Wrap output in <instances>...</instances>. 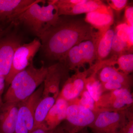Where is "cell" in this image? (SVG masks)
<instances>
[{"label":"cell","instance_id":"obj_1","mask_svg":"<svg viewBox=\"0 0 133 133\" xmlns=\"http://www.w3.org/2000/svg\"><path fill=\"white\" fill-rule=\"evenodd\" d=\"M97 34V31L84 19L61 16L57 23L39 37L41 48L48 59L61 62L72 48L91 39Z\"/></svg>","mask_w":133,"mask_h":133},{"label":"cell","instance_id":"obj_2","mask_svg":"<svg viewBox=\"0 0 133 133\" xmlns=\"http://www.w3.org/2000/svg\"><path fill=\"white\" fill-rule=\"evenodd\" d=\"M55 2L56 0H36L11 23L14 25H24L39 38L59 19Z\"/></svg>","mask_w":133,"mask_h":133},{"label":"cell","instance_id":"obj_3","mask_svg":"<svg viewBox=\"0 0 133 133\" xmlns=\"http://www.w3.org/2000/svg\"><path fill=\"white\" fill-rule=\"evenodd\" d=\"M47 72L48 67L43 64L37 68L32 62L14 77L3 102L18 103L29 97L43 83Z\"/></svg>","mask_w":133,"mask_h":133},{"label":"cell","instance_id":"obj_4","mask_svg":"<svg viewBox=\"0 0 133 133\" xmlns=\"http://www.w3.org/2000/svg\"><path fill=\"white\" fill-rule=\"evenodd\" d=\"M100 35L97 34L91 39L83 41L72 48L62 59V63L70 70H79L81 67L85 68L84 65L88 63L90 67L92 66L96 58L97 47Z\"/></svg>","mask_w":133,"mask_h":133},{"label":"cell","instance_id":"obj_5","mask_svg":"<svg viewBox=\"0 0 133 133\" xmlns=\"http://www.w3.org/2000/svg\"><path fill=\"white\" fill-rule=\"evenodd\" d=\"M132 108L116 111L99 110L95 121L88 127L94 133H116L127 123Z\"/></svg>","mask_w":133,"mask_h":133},{"label":"cell","instance_id":"obj_6","mask_svg":"<svg viewBox=\"0 0 133 133\" xmlns=\"http://www.w3.org/2000/svg\"><path fill=\"white\" fill-rule=\"evenodd\" d=\"M43 84L29 97L19 102L15 133H29L33 130L35 111L41 99Z\"/></svg>","mask_w":133,"mask_h":133},{"label":"cell","instance_id":"obj_7","mask_svg":"<svg viewBox=\"0 0 133 133\" xmlns=\"http://www.w3.org/2000/svg\"><path fill=\"white\" fill-rule=\"evenodd\" d=\"M98 111H94L76 103L69 102L65 119L67 122L63 127L67 133H77L93 123Z\"/></svg>","mask_w":133,"mask_h":133},{"label":"cell","instance_id":"obj_8","mask_svg":"<svg viewBox=\"0 0 133 133\" xmlns=\"http://www.w3.org/2000/svg\"><path fill=\"white\" fill-rule=\"evenodd\" d=\"M41 46L40 40L35 39L30 42L22 44L17 48L14 55L10 71L5 80L6 85L9 86L17 74L24 70L33 62V58Z\"/></svg>","mask_w":133,"mask_h":133},{"label":"cell","instance_id":"obj_9","mask_svg":"<svg viewBox=\"0 0 133 133\" xmlns=\"http://www.w3.org/2000/svg\"><path fill=\"white\" fill-rule=\"evenodd\" d=\"M131 90L123 88L102 94L96 105L98 111H124L133 107Z\"/></svg>","mask_w":133,"mask_h":133},{"label":"cell","instance_id":"obj_10","mask_svg":"<svg viewBox=\"0 0 133 133\" xmlns=\"http://www.w3.org/2000/svg\"><path fill=\"white\" fill-rule=\"evenodd\" d=\"M94 66L85 69L83 71H76L64 84L58 96L68 102L74 101L80 97L86 89V82L88 76L94 72Z\"/></svg>","mask_w":133,"mask_h":133},{"label":"cell","instance_id":"obj_11","mask_svg":"<svg viewBox=\"0 0 133 133\" xmlns=\"http://www.w3.org/2000/svg\"><path fill=\"white\" fill-rule=\"evenodd\" d=\"M22 44L21 38L15 33L9 32L0 38V76L5 80L10 71L15 52Z\"/></svg>","mask_w":133,"mask_h":133},{"label":"cell","instance_id":"obj_12","mask_svg":"<svg viewBox=\"0 0 133 133\" xmlns=\"http://www.w3.org/2000/svg\"><path fill=\"white\" fill-rule=\"evenodd\" d=\"M36 0H0V23L12 21Z\"/></svg>","mask_w":133,"mask_h":133},{"label":"cell","instance_id":"obj_13","mask_svg":"<svg viewBox=\"0 0 133 133\" xmlns=\"http://www.w3.org/2000/svg\"><path fill=\"white\" fill-rule=\"evenodd\" d=\"M84 20L102 35L113 24L114 16L112 9L108 6L105 9L86 14Z\"/></svg>","mask_w":133,"mask_h":133},{"label":"cell","instance_id":"obj_14","mask_svg":"<svg viewBox=\"0 0 133 133\" xmlns=\"http://www.w3.org/2000/svg\"><path fill=\"white\" fill-rule=\"evenodd\" d=\"M69 105L68 101L58 96L41 126L49 130H53L57 127L66 119V110Z\"/></svg>","mask_w":133,"mask_h":133},{"label":"cell","instance_id":"obj_15","mask_svg":"<svg viewBox=\"0 0 133 133\" xmlns=\"http://www.w3.org/2000/svg\"><path fill=\"white\" fill-rule=\"evenodd\" d=\"M19 103L3 102L0 108V133H15Z\"/></svg>","mask_w":133,"mask_h":133},{"label":"cell","instance_id":"obj_16","mask_svg":"<svg viewBox=\"0 0 133 133\" xmlns=\"http://www.w3.org/2000/svg\"><path fill=\"white\" fill-rule=\"evenodd\" d=\"M98 78L101 83L112 81L121 83L128 90H131L133 84L132 76L118 70L114 66L104 65L97 73Z\"/></svg>","mask_w":133,"mask_h":133},{"label":"cell","instance_id":"obj_17","mask_svg":"<svg viewBox=\"0 0 133 133\" xmlns=\"http://www.w3.org/2000/svg\"><path fill=\"white\" fill-rule=\"evenodd\" d=\"M128 29L129 26L125 23L115 28L111 53V57L117 58L120 55L132 51L133 48L130 47L129 43Z\"/></svg>","mask_w":133,"mask_h":133},{"label":"cell","instance_id":"obj_18","mask_svg":"<svg viewBox=\"0 0 133 133\" xmlns=\"http://www.w3.org/2000/svg\"><path fill=\"white\" fill-rule=\"evenodd\" d=\"M108 6L102 1L99 0H86L85 2L66 8L58 9V14L61 16H73L87 14L97 10L105 9Z\"/></svg>","mask_w":133,"mask_h":133},{"label":"cell","instance_id":"obj_19","mask_svg":"<svg viewBox=\"0 0 133 133\" xmlns=\"http://www.w3.org/2000/svg\"><path fill=\"white\" fill-rule=\"evenodd\" d=\"M115 30V28L111 27L100 36L98 43L96 60L94 64H99L107 60V58L111 54Z\"/></svg>","mask_w":133,"mask_h":133},{"label":"cell","instance_id":"obj_20","mask_svg":"<svg viewBox=\"0 0 133 133\" xmlns=\"http://www.w3.org/2000/svg\"><path fill=\"white\" fill-rule=\"evenodd\" d=\"M86 89L95 102L97 103L102 94L101 83L98 79L97 74L93 72L87 79Z\"/></svg>","mask_w":133,"mask_h":133},{"label":"cell","instance_id":"obj_21","mask_svg":"<svg viewBox=\"0 0 133 133\" xmlns=\"http://www.w3.org/2000/svg\"><path fill=\"white\" fill-rule=\"evenodd\" d=\"M117 64L118 70L128 75L133 72V54L132 51L128 52L119 56L114 63Z\"/></svg>","mask_w":133,"mask_h":133},{"label":"cell","instance_id":"obj_22","mask_svg":"<svg viewBox=\"0 0 133 133\" xmlns=\"http://www.w3.org/2000/svg\"><path fill=\"white\" fill-rule=\"evenodd\" d=\"M70 102L78 104L94 111H98L96 107V102L87 90L83 92L79 97L74 101Z\"/></svg>","mask_w":133,"mask_h":133},{"label":"cell","instance_id":"obj_23","mask_svg":"<svg viewBox=\"0 0 133 133\" xmlns=\"http://www.w3.org/2000/svg\"><path fill=\"white\" fill-rule=\"evenodd\" d=\"M101 84L103 93L111 91L123 89V88L128 89L126 88V87L121 83H118V82L109 81L106 83H101Z\"/></svg>","mask_w":133,"mask_h":133},{"label":"cell","instance_id":"obj_24","mask_svg":"<svg viewBox=\"0 0 133 133\" xmlns=\"http://www.w3.org/2000/svg\"><path fill=\"white\" fill-rule=\"evenodd\" d=\"M86 0H56L55 4L58 9L66 8L85 2Z\"/></svg>","mask_w":133,"mask_h":133},{"label":"cell","instance_id":"obj_25","mask_svg":"<svg viewBox=\"0 0 133 133\" xmlns=\"http://www.w3.org/2000/svg\"><path fill=\"white\" fill-rule=\"evenodd\" d=\"M109 6L116 11H120L124 8L127 4V0H110L107 1Z\"/></svg>","mask_w":133,"mask_h":133},{"label":"cell","instance_id":"obj_26","mask_svg":"<svg viewBox=\"0 0 133 133\" xmlns=\"http://www.w3.org/2000/svg\"><path fill=\"white\" fill-rule=\"evenodd\" d=\"M127 123L119 129L116 133H133V111L129 114Z\"/></svg>","mask_w":133,"mask_h":133},{"label":"cell","instance_id":"obj_27","mask_svg":"<svg viewBox=\"0 0 133 133\" xmlns=\"http://www.w3.org/2000/svg\"><path fill=\"white\" fill-rule=\"evenodd\" d=\"M125 23L129 26H133V7L132 6L126 7L125 12Z\"/></svg>","mask_w":133,"mask_h":133},{"label":"cell","instance_id":"obj_28","mask_svg":"<svg viewBox=\"0 0 133 133\" xmlns=\"http://www.w3.org/2000/svg\"><path fill=\"white\" fill-rule=\"evenodd\" d=\"M53 130H49L43 126H41L36 128L34 129L29 133H52Z\"/></svg>","mask_w":133,"mask_h":133},{"label":"cell","instance_id":"obj_29","mask_svg":"<svg viewBox=\"0 0 133 133\" xmlns=\"http://www.w3.org/2000/svg\"><path fill=\"white\" fill-rule=\"evenodd\" d=\"M6 82L4 77L0 76V101H3L2 96L5 89Z\"/></svg>","mask_w":133,"mask_h":133},{"label":"cell","instance_id":"obj_30","mask_svg":"<svg viewBox=\"0 0 133 133\" xmlns=\"http://www.w3.org/2000/svg\"><path fill=\"white\" fill-rule=\"evenodd\" d=\"M52 133H67L63 126H58L53 130Z\"/></svg>","mask_w":133,"mask_h":133},{"label":"cell","instance_id":"obj_31","mask_svg":"<svg viewBox=\"0 0 133 133\" xmlns=\"http://www.w3.org/2000/svg\"><path fill=\"white\" fill-rule=\"evenodd\" d=\"M77 133H90L88 131L87 129V128H85L83 129H82L81 131H79V132H78Z\"/></svg>","mask_w":133,"mask_h":133},{"label":"cell","instance_id":"obj_32","mask_svg":"<svg viewBox=\"0 0 133 133\" xmlns=\"http://www.w3.org/2000/svg\"><path fill=\"white\" fill-rule=\"evenodd\" d=\"M5 27H6V26H2V25H0V31H1V30H2V29H3Z\"/></svg>","mask_w":133,"mask_h":133},{"label":"cell","instance_id":"obj_33","mask_svg":"<svg viewBox=\"0 0 133 133\" xmlns=\"http://www.w3.org/2000/svg\"><path fill=\"white\" fill-rule=\"evenodd\" d=\"M3 102V101H0V108H1V107L2 104Z\"/></svg>","mask_w":133,"mask_h":133}]
</instances>
